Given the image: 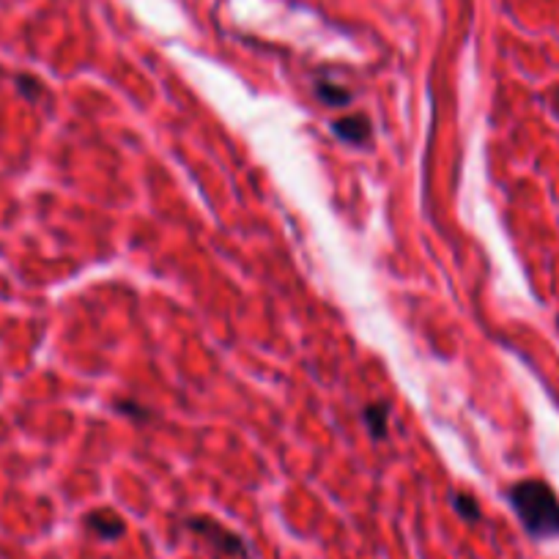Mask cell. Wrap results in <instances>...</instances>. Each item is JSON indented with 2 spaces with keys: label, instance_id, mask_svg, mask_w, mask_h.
<instances>
[{
  "label": "cell",
  "instance_id": "1",
  "mask_svg": "<svg viewBox=\"0 0 559 559\" xmlns=\"http://www.w3.org/2000/svg\"><path fill=\"white\" fill-rule=\"evenodd\" d=\"M510 504L532 538L559 535V499L543 480H521L510 488Z\"/></svg>",
  "mask_w": 559,
  "mask_h": 559
},
{
  "label": "cell",
  "instance_id": "2",
  "mask_svg": "<svg viewBox=\"0 0 559 559\" xmlns=\"http://www.w3.org/2000/svg\"><path fill=\"white\" fill-rule=\"evenodd\" d=\"M186 526L192 529V532H198V535H203V538L220 551V554H230V557H247V546H244V540L239 538V535H233L228 532L220 521H211V518H203V516H195L186 521Z\"/></svg>",
  "mask_w": 559,
  "mask_h": 559
},
{
  "label": "cell",
  "instance_id": "3",
  "mask_svg": "<svg viewBox=\"0 0 559 559\" xmlns=\"http://www.w3.org/2000/svg\"><path fill=\"white\" fill-rule=\"evenodd\" d=\"M85 526L104 540H118L126 532L124 518L118 516V513H113V510H94V513H88L85 516Z\"/></svg>",
  "mask_w": 559,
  "mask_h": 559
},
{
  "label": "cell",
  "instance_id": "4",
  "mask_svg": "<svg viewBox=\"0 0 559 559\" xmlns=\"http://www.w3.org/2000/svg\"><path fill=\"white\" fill-rule=\"evenodd\" d=\"M332 132H334L340 140H346V143L362 145L368 140V135H371V121H368L362 113L346 115V118H337V121L332 124Z\"/></svg>",
  "mask_w": 559,
  "mask_h": 559
},
{
  "label": "cell",
  "instance_id": "5",
  "mask_svg": "<svg viewBox=\"0 0 559 559\" xmlns=\"http://www.w3.org/2000/svg\"><path fill=\"white\" fill-rule=\"evenodd\" d=\"M315 94H318L321 102L329 104V107H346V104L351 102V94H349L346 88H337V85H332V83H318Z\"/></svg>",
  "mask_w": 559,
  "mask_h": 559
},
{
  "label": "cell",
  "instance_id": "6",
  "mask_svg": "<svg viewBox=\"0 0 559 559\" xmlns=\"http://www.w3.org/2000/svg\"><path fill=\"white\" fill-rule=\"evenodd\" d=\"M365 422L371 425V434L376 439H384L387 434V403H373L365 409Z\"/></svg>",
  "mask_w": 559,
  "mask_h": 559
},
{
  "label": "cell",
  "instance_id": "7",
  "mask_svg": "<svg viewBox=\"0 0 559 559\" xmlns=\"http://www.w3.org/2000/svg\"><path fill=\"white\" fill-rule=\"evenodd\" d=\"M456 510L461 513V518H466V521H477V518H480L477 502L472 497H466V494H458L456 497Z\"/></svg>",
  "mask_w": 559,
  "mask_h": 559
},
{
  "label": "cell",
  "instance_id": "8",
  "mask_svg": "<svg viewBox=\"0 0 559 559\" xmlns=\"http://www.w3.org/2000/svg\"><path fill=\"white\" fill-rule=\"evenodd\" d=\"M17 88H20L22 96H28L30 102H36V99H39V94H42L39 80H36V77H30V74H20V77H17Z\"/></svg>",
  "mask_w": 559,
  "mask_h": 559
}]
</instances>
